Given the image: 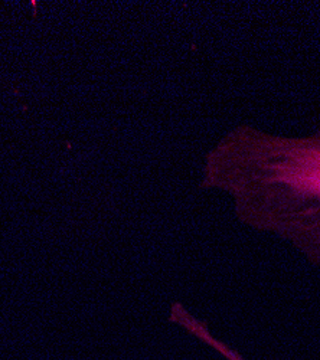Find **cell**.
Here are the masks:
<instances>
[{
  "instance_id": "obj_1",
  "label": "cell",
  "mask_w": 320,
  "mask_h": 360,
  "mask_svg": "<svg viewBox=\"0 0 320 360\" xmlns=\"http://www.w3.org/2000/svg\"><path fill=\"white\" fill-rule=\"evenodd\" d=\"M202 343H205L207 346H210L211 349L218 352L226 360H247L238 350H236L234 347H231L224 340H221L217 336H214L212 332H208V333L203 335Z\"/></svg>"
}]
</instances>
